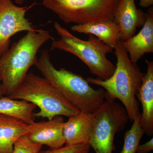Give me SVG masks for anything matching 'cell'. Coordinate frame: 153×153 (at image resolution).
Wrapping results in <instances>:
<instances>
[{
	"instance_id": "6da1fadb",
	"label": "cell",
	"mask_w": 153,
	"mask_h": 153,
	"mask_svg": "<svg viewBox=\"0 0 153 153\" xmlns=\"http://www.w3.org/2000/svg\"><path fill=\"white\" fill-rule=\"evenodd\" d=\"M114 49L117 62L112 76L105 80L92 77L86 79L89 83L100 86L105 90V100H120L129 119L133 123L141 114L136 96L141 87L145 74L137 63L131 60L122 41H118Z\"/></svg>"
},
{
	"instance_id": "7a4b0ae2",
	"label": "cell",
	"mask_w": 153,
	"mask_h": 153,
	"mask_svg": "<svg viewBox=\"0 0 153 153\" xmlns=\"http://www.w3.org/2000/svg\"><path fill=\"white\" fill-rule=\"evenodd\" d=\"M44 78L80 112L94 113L105 100L104 89H94L86 79L65 68L57 69L44 50L35 63Z\"/></svg>"
},
{
	"instance_id": "3957f363",
	"label": "cell",
	"mask_w": 153,
	"mask_h": 153,
	"mask_svg": "<svg viewBox=\"0 0 153 153\" xmlns=\"http://www.w3.org/2000/svg\"><path fill=\"white\" fill-rule=\"evenodd\" d=\"M53 39L49 31H28L0 57V76L4 95L8 97L19 86L31 66L35 65L41 47Z\"/></svg>"
},
{
	"instance_id": "277c9868",
	"label": "cell",
	"mask_w": 153,
	"mask_h": 153,
	"mask_svg": "<svg viewBox=\"0 0 153 153\" xmlns=\"http://www.w3.org/2000/svg\"><path fill=\"white\" fill-rule=\"evenodd\" d=\"M7 97L21 100L35 104L40 111L35 117L51 120L57 116L67 117L80 113L44 77L28 73L16 89Z\"/></svg>"
},
{
	"instance_id": "5b68a950",
	"label": "cell",
	"mask_w": 153,
	"mask_h": 153,
	"mask_svg": "<svg viewBox=\"0 0 153 153\" xmlns=\"http://www.w3.org/2000/svg\"><path fill=\"white\" fill-rule=\"evenodd\" d=\"M54 27L60 38L53 40L51 49H58L75 55L97 78L105 80L112 76L116 66L107 57V54L112 52L111 47L93 35H89L87 41L79 39L58 22H55Z\"/></svg>"
},
{
	"instance_id": "8992f818",
	"label": "cell",
	"mask_w": 153,
	"mask_h": 153,
	"mask_svg": "<svg viewBox=\"0 0 153 153\" xmlns=\"http://www.w3.org/2000/svg\"><path fill=\"white\" fill-rule=\"evenodd\" d=\"M120 0H42L43 5L66 24L113 21Z\"/></svg>"
},
{
	"instance_id": "52a82bcc",
	"label": "cell",
	"mask_w": 153,
	"mask_h": 153,
	"mask_svg": "<svg viewBox=\"0 0 153 153\" xmlns=\"http://www.w3.org/2000/svg\"><path fill=\"white\" fill-rule=\"evenodd\" d=\"M94 122L88 143L96 153H112L116 134L124 129L129 117L123 106L105 100L94 113Z\"/></svg>"
},
{
	"instance_id": "ba28073f",
	"label": "cell",
	"mask_w": 153,
	"mask_h": 153,
	"mask_svg": "<svg viewBox=\"0 0 153 153\" xmlns=\"http://www.w3.org/2000/svg\"><path fill=\"white\" fill-rule=\"evenodd\" d=\"M36 4L19 7L12 0H0V57L10 48L13 36L19 32L36 30L26 17L27 12Z\"/></svg>"
},
{
	"instance_id": "9c48e42d",
	"label": "cell",
	"mask_w": 153,
	"mask_h": 153,
	"mask_svg": "<svg viewBox=\"0 0 153 153\" xmlns=\"http://www.w3.org/2000/svg\"><path fill=\"white\" fill-rule=\"evenodd\" d=\"M146 19V13L137 8L135 0H120L113 20L120 28L119 41L123 42L135 35L137 28L143 26Z\"/></svg>"
},
{
	"instance_id": "30bf717a",
	"label": "cell",
	"mask_w": 153,
	"mask_h": 153,
	"mask_svg": "<svg viewBox=\"0 0 153 153\" xmlns=\"http://www.w3.org/2000/svg\"><path fill=\"white\" fill-rule=\"evenodd\" d=\"M64 123L61 116L47 121L34 122L31 124V130L26 135L31 141L46 145L50 149L61 147L66 143L63 132Z\"/></svg>"
},
{
	"instance_id": "8fae6325",
	"label": "cell",
	"mask_w": 153,
	"mask_h": 153,
	"mask_svg": "<svg viewBox=\"0 0 153 153\" xmlns=\"http://www.w3.org/2000/svg\"><path fill=\"white\" fill-rule=\"evenodd\" d=\"M122 45L133 63H137L147 53L153 52V8L146 13V19L141 30Z\"/></svg>"
},
{
	"instance_id": "7c38bea8",
	"label": "cell",
	"mask_w": 153,
	"mask_h": 153,
	"mask_svg": "<svg viewBox=\"0 0 153 153\" xmlns=\"http://www.w3.org/2000/svg\"><path fill=\"white\" fill-rule=\"evenodd\" d=\"M147 72L143 78L142 84L137 98L141 102L143 112L140 123L147 135H153V61L146 60Z\"/></svg>"
},
{
	"instance_id": "4fadbf2b",
	"label": "cell",
	"mask_w": 153,
	"mask_h": 153,
	"mask_svg": "<svg viewBox=\"0 0 153 153\" xmlns=\"http://www.w3.org/2000/svg\"><path fill=\"white\" fill-rule=\"evenodd\" d=\"M94 122L93 113L80 112L77 115L69 117L63 125L66 145L88 143L93 129Z\"/></svg>"
},
{
	"instance_id": "5bb4252c",
	"label": "cell",
	"mask_w": 153,
	"mask_h": 153,
	"mask_svg": "<svg viewBox=\"0 0 153 153\" xmlns=\"http://www.w3.org/2000/svg\"><path fill=\"white\" fill-rule=\"evenodd\" d=\"M32 125L21 120L0 114V153H12L19 138L31 130Z\"/></svg>"
},
{
	"instance_id": "9a60e30c",
	"label": "cell",
	"mask_w": 153,
	"mask_h": 153,
	"mask_svg": "<svg viewBox=\"0 0 153 153\" xmlns=\"http://www.w3.org/2000/svg\"><path fill=\"white\" fill-rule=\"evenodd\" d=\"M71 31L86 35H92L99 40L114 49L119 41L120 31L119 25L114 21H100L75 25Z\"/></svg>"
},
{
	"instance_id": "2e32d148",
	"label": "cell",
	"mask_w": 153,
	"mask_h": 153,
	"mask_svg": "<svg viewBox=\"0 0 153 153\" xmlns=\"http://www.w3.org/2000/svg\"><path fill=\"white\" fill-rule=\"evenodd\" d=\"M36 107L25 100H18L7 97L0 98V114L16 118L28 124L34 122V111Z\"/></svg>"
},
{
	"instance_id": "e0dca14e",
	"label": "cell",
	"mask_w": 153,
	"mask_h": 153,
	"mask_svg": "<svg viewBox=\"0 0 153 153\" xmlns=\"http://www.w3.org/2000/svg\"><path fill=\"white\" fill-rule=\"evenodd\" d=\"M140 118V114L134 120L131 128L126 132L123 147L120 153H137L140 142L145 134L141 126Z\"/></svg>"
},
{
	"instance_id": "ac0fdd59",
	"label": "cell",
	"mask_w": 153,
	"mask_h": 153,
	"mask_svg": "<svg viewBox=\"0 0 153 153\" xmlns=\"http://www.w3.org/2000/svg\"><path fill=\"white\" fill-rule=\"evenodd\" d=\"M42 148V145L31 141L27 136L24 135L15 143L12 153H38Z\"/></svg>"
},
{
	"instance_id": "d6986e66",
	"label": "cell",
	"mask_w": 153,
	"mask_h": 153,
	"mask_svg": "<svg viewBox=\"0 0 153 153\" xmlns=\"http://www.w3.org/2000/svg\"><path fill=\"white\" fill-rule=\"evenodd\" d=\"M91 147L88 143L79 144L68 145L64 146L40 151L38 153H89Z\"/></svg>"
},
{
	"instance_id": "ffe728a7",
	"label": "cell",
	"mask_w": 153,
	"mask_h": 153,
	"mask_svg": "<svg viewBox=\"0 0 153 153\" xmlns=\"http://www.w3.org/2000/svg\"><path fill=\"white\" fill-rule=\"evenodd\" d=\"M153 150V137L147 142L140 145L138 147L137 153H149Z\"/></svg>"
},
{
	"instance_id": "44dd1931",
	"label": "cell",
	"mask_w": 153,
	"mask_h": 153,
	"mask_svg": "<svg viewBox=\"0 0 153 153\" xmlns=\"http://www.w3.org/2000/svg\"><path fill=\"white\" fill-rule=\"evenodd\" d=\"M140 5L143 8H150L152 7L153 0H139Z\"/></svg>"
},
{
	"instance_id": "7402d4cb",
	"label": "cell",
	"mask_w": 153,
	"mask_h": 153,
	"mask_svg": "<svg viewBox=\"0 0 153 153\" xmlns=\"http://www.w3.org/2000/svg\"><path fill=\"white\" fill-rule=\"evenodd\" d=\"M0 80H1V76H0ZM3 95H4V93H3L2 86L1 83H0V98L3 97Z\"/></svg>"
},
{
	"instance_id": "603a6c76",
	"label": "cell",
	"mask_w": 153,
	"mask_h": 153,
	"mask_svg": "<svg viewBox=\"0 0 153 153\" xmlns=\"http://www.w3.org/2000/svg\"><path fill=\"white\" fill-rule=\"evenodd\" d=\"M36 1V0H35ZM25 0H15V2L18 5H21L24 2Z\"/></svg>"
}]
</instances>
